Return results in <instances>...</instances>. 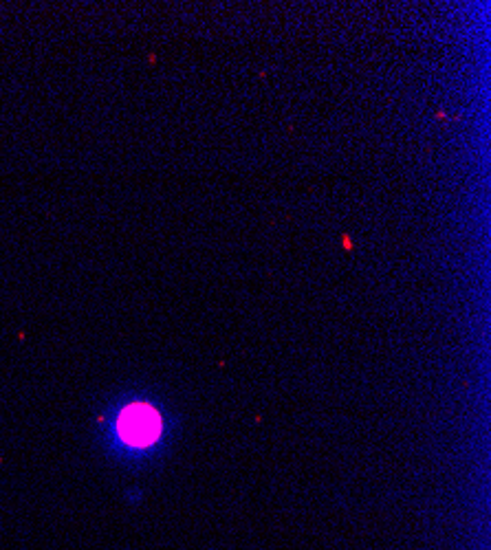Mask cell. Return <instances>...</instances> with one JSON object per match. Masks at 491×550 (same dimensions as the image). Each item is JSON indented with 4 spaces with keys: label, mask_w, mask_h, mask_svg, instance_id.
<instances>
[{
    "label": "cell",
    "mask_w": 491,
    "mask_h": 550,
    "mask_svg": "<svg viewBox=\"0 0 491 550\" xmlns=\"http://www.w3.org/2000/svg\"><path fill=\"white\" fill-rule=\"evenodd\" d=\"M117 431L124 443L132 447H146L154 443L161 433V418L152 407L137 403L121 411L117 421Z\"/></svg>",
    "instance_id": "obj_1"
}]
</instances>
